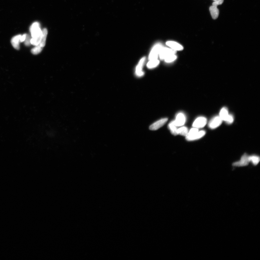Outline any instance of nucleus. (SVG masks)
<instances>
[{
    "instance_id": "obj_6",
    "label": "nucleus",
    "mask_w": 260,
    "mask_h": 260,
    "mask_svg": "<svg viewBox=\"0 0 260 260\" xmlns=\"http://www.w3.org/2000/svg\"><path fill=\"white\" fill-rule=\"evenodd\" d=\"M186 121V117L185 115L183 113H180L178 114L176 117V119L173 121V122L175 125L176 126L183 125L185 123Z\"/></svg>"
},
{
    "instance_id": "obj_9",
    "label": "nucleus",
    "mask_w": 260,
    "mask_h": 260,
    "mask_svg": "<svg viewBox=\"0 0 260 260\" xmlns=\"http://www.w3.org/2000/svg\"><path fill=\"white\" fill-rule=\"evenodd\" d=\"M168 121L167 118H164L155 122L150 126V129L152 130H157L166 124Z\"/></svg>"
},
{
    "instance_id": "obj_11",
    "label": "nucleus",
    "mask_w": 260,
    "mask_h": 260,
    "mask_svg": "<svg viewBox=\"0 0 260 260\" xmlns=\"http://www.w3.org/2000/svg\"><path fill=\"white\" fill-rule=\"evenodd\" d=\"M166 45L169 47L171 48L176 51H181L183 50V46L176 42L169 41L166 42Z\"/></svg>"
},
{
    "instance_id": "obj_17",
    "label": "nucleus",
    "mask_w": 260,
    "mask_h": 260,
    "mask_svg": "<svg viewBox=\"0 0 260 260\" xmlns=\"http://www.w3.org/2000/svg\"><path fill=\"white\" fill-rule=\"evenodd\" d=\"M188 133V130L186 127H182L180 128L177 130V135H180L186 136Z\"/></svg>"
},
{
    "instance_id": "obj_24",
    "label": "nucleus",
    "mask_w": 260,
    "mask_h": 260,
    "mask_svg": "<svg viewBox=\"0 0 260 260\" xmlns=\"http://www.w3.org/2000/svg\"><path fill=\"white\" fill-rule=\"evenodd\" d=\"M32 38H31L30 35L26 34L25 40L24 41V43H25V44L26 46H29L31 45V43H30V40Z\"/></svg>"
},
{
    "instance_id": "obj_4",
    "label": "nucleus",
    "mask_w": 260,
    "mask_h": 260,
    "mask_svg": "<svg viewBox=\"0 0 260 260\" xmlns=\"http://www.w3.org/2000/svg\"><path fill=\"white\" fill-rule=\"evenodd\" d=\"M207 122L206 118L204 117H199L195 119L193 124V127L198 129L202 128L205 126Z\"/></svg>"
},
{
    "instance_id": "obj_23",
    "label": "nucleus",
    "mask_w": 260,
    "mask_h": 260,
    "mask_svg": "<svg viewBox=\"0 0 260 260\" xmlns=\"http://www.w3.org/2000/svg\"><path fill=\"white\" fill-rule=\"evenodd\" d=\"M233 121H234V117H233V115L229 114L225 121L226 122V123L230 124H232Z\"/></svg>"
},
{
    "instance_id": "obj_16",
    "label": "nucleus",
    "mask_w": 260,
    "mask_h": 260,
    "mask_svg": "<svg viewBox=\"0 0 260 260\" xmlns=\"http://www.w3.org/2000/svg\"><path fill=\"white\" fill-rule=\"evenodd\" d=\"M159 61L157 59L150 60L147 64V66L148 68L152 69L157 67L159 65Z\"/></svg>"
},
{
    "instance_id": "obj_19",
    "label": "nucleus",
    "mask_w": 260,
    "mask_h": 260,
    "mask_svg": "<svg viewBox=\"0 0 260 260\" xmlns=\"http://www.w3.org/2000/svg\"><path fill=\"white\" fill-rule=\"evenodd\" d=\"M176 127L177 126H176L174 123H173V121L171 122V123L169 124V128L171 132L173 135H177V129Z\"/></svg>"
},
{
    "instance_id": "obj_1",
    "label": "nucleus",
    "mask_w": 260,
    "mask_h": 260,
    "mask_svg": "<svg viewBox=\"0 0 260 260\" xmlns=\"http://www.w3.org/2000/svg\"><path fill=\"white\" fill-rule=\"evenodd\" d=\"M30 31L32 37L30 40L31 44L35 46L39 45L42 39L43 33L39 22H34L31 25L30 28Z\"/></svg>"
},
{
    "instance_id": "obj_12",
    "label": "nucleus",
    "mask_w": 260,
    "mask_h": 260,
    "mask_svg": "<svg viewBox=\"0 0 260 260\" xmlns=\"http://www.w3.org/2000/svg\"><path fill=\"white\" fill-rule=\"evenodd\" d=\"M21 34L16 35L12 38L11 40V43L13 47L17 50L20 49V43H21Z\"/></svg>"
},
{
    "instance_id": "obj_26",
    "label": "nucleus",
    "mask_w": 260,
    "mask_h": 260,
    "mask_svg": "<svg viewBox=\"0 0 260 260\" xmlns=\"http://www.w3.org/2000/svg\"><path fill=\"white\" fill-rule=\"evenodd\" d=\"M26 34H24L23 35H21V43H22L25 40L26 38Z\"/></svg>"
},
{
    "instance_id": "obj_15",
    "label": "nucleus",
    "mask_w": 260,
    "mask_h": 260,
    "mask_svg": "<svg viewBox=\"0 0 260 260\" xmlns=\"http://www.w3.org/2000/svg\"><path fill=\"white\" fill-rule=\"evenodd\" d=\"M228 115V112L227 108L226 107H224L222 108L221 110L219 116L221 118L222 121H225Z\"/></svg>"
},
{
    "instance_id": "obj_13",
    "label": "nucleus",
    "mask_w": 260,
    "mask_h": 260,
    "mask_svg": "<svg viewBox=\"0 0 260 260\" xmlns=\"http://www.w3.org/2000/svg\"><path fill=\"white\" fill-rule=\"evenodd\" d=\"M210 11L213 19H216L218 17L219 11L217 7L212 6L210 7Z\"/></svg>"
},
{
    "instance_id": "obj_10",
    "label": "nucleus",
    "mask_w": 260,
    "mask_h": 260,
    "mask_svg": "<svg viewBox=\"0 0 260 260\" xmlns=\"http://www.w3.org/2000/svg\"><path fill=\"white\" fill-rule=\"evenodd\" d=\"M206 134L205 131L201 130L198 132L196 134L192 136H186V139L188 141H194L199 139L203 137Z\"/></svg>"
},
{
    "instance_id": "obj_2",
    "label": "nucleus",
    "mask_w": 260,
    "mask_h": 260,
    "mask_svg": "<svg viewBox=\"0 0 260 260\" xmlns=\"http://www.w3.org/2000/svg\"><path fill=\"white\" fill-rule=\"evenodd\" d=\"M163 47L162 44L160 43H157L154 46L149 55L148 59L150 60H155L157 59L159 56L160 51Z\"/></svg>"
},
{
    "instance_id": "obj_7",
    "label": "nucleus",
    "mask_w": 260,
    "mask_h": 260,
    "mask_svg": "<svg viewBox=\"0 0 260 260\" xmlns=\"http://www.w3.org/2000/svg\"><path fill=\"white\" fill-rule=\"evenodd\" d=\"M222 120L219 116H216L213 118L208 124V126L212 129H214L221 125Z\"/></svg>"
},
{
    "instance_id": "obj_21",
    "label": "nucleus",
    "mask_w": 260,
    "mask_h": 260,
    "mask_svg": "<svg viewBox=\"0 0 260 260\" xmlns=\"http://www.w3.org/2000/svg\"><path fill=\"white\" fill-rule=\"evenodd\" d=\"M177 59V57L175 54H172L169 55L164 59V61L166 63H170L174 61Z\"/></svg>"
},
{
    "instance_id": "obj_22",
    "label": "nucleus",
    "mask_w": 260,
    "mask_h": 260,
    "mask_svg": "<svg viewBox=\"0 0 260 260\" xmlns=\"http://www.w3.org/2000/svg\"><path fill=\"white\" fill-rule=\"evenodd\" d=\"M198 132V129L196 128H193L190 130L188 132V134L186 136H192V135H194L196 134Z\"/></svg>"
},
{
    "instance_id": "obj_3",
    "label": "nucleus",
    "mask_w": 260,
    "mask_h": 260,
    "mask_svg": "<svg viewBox=\"0 0 260 260\" xmlns=\"http://www.w3.org/2000/svg\"><path fill=\"white\" fill-rule=\"evenodd\" d=\"M176 51L171 48L162 47L159 55L160 59L164 60L166 57L172 54H175Z\"/></svg>"
},
{
    "instance_id": "obj_27",
    "label": "nucleus",
    "mask_w": 260,
    "mask_h": 260,
    "mask_svg": "<svg viewBox=\"0 0 260 260\" xmlns=\"http://www.w3.org/2000/svg\"><path fill=\"white\" fill-rule=\"evenodd\" d=\"M213 1H217V0H213Z\"/></svg>"
},
{
    "instance_id": "obj_25",
    "label": "nucleus",
    "mask_w": 260,
    "mask_h": 260,
    "mask_svg": "<svg viewBox=\"0 0 260 260\" xmlns=\"http://www.w3.org/2000/svg\"><path fill=\"white\" fill-rule=\"evenodd\" d=\"M224 2V0H217V1H214L212 3V5L215 7H217L218 5H221L223 4Z\"/></svg>"
},
{
    "instance_id": "obj_18",
    "label": "nucleus",
    "mask_w": 260,
    "mask_h": 260,
    "mask_svg": "<svg viewBox=\"0 0 260 260\" xmlns=\"http://www.w3.org/2000/svg\"><path fill=\"white\" fill-rule=\"evenodd\" d=\"M249 160L250 162H252L254 165H257L259 163L260 158L257 155H252V156H249Z\"/></svg>"
},
{
    "instance_id": "obj_8",
    "label": "nucleus",
    "mask_w": 260,
    "mask_h": 260,
    "mask_svg": "<svg viewBox=\"0 0 260 260\" xmlns=\"http://www.w3.org/2000/svg\"><path fill=\"white\" fill-rule=\"evenodd\" d=\"M145 57H143L140 60L138 64L137 65L135 70V73L137 76L141 77L143 76L144 75V72H143V69L144 62L145 61Z\"/></svg>"
},
{
    "instance_id": "obj_20",
    "label": "nucleus",
    "mask_w": 260,
    "mask_h": 260,
    "mask_svg": "<svg viewBox=\"0 0 260 260\" xmlns=\"http://www.w3.org/2000/svg\"><path fill=\"white\" fill-rule=\"evenodd\" d=\"M43 49V48L39 45L36 46L31 50V52L33 54L37 55L41 52Z\"/></svg>"
},
{
    "instance_id": "obj_14",
    "label": "nucleus",
    "mask_w": 260,
    "mask_h": 260,
    "mask_svg": "<svg viewBox=\"0 0 260 260\" xmlns=\"http://www.w3.org/2000/svg\"><path fill=\"white\" fill-rule=\"evenodd\" d=\"M42 31V33H43V35H42L40 43L39 45L42 48H43L45 45L46 37L47 36L48 31L47 29L46 28L43 29Z\"/></svg>"
},
{
    "instance_id": "obj_5",
    "label": "nucleus",
    "mask_w": 260,
    "mask_h": 260,
    "mask_svg": "<svg viewBox=\"0 0 260 260\" xmlns=\"http://www.w3.org/2000/svg\"><path fill=\"white\" fill-rule=\"evenodd\" d=\"M249 156L246 154H244L241 157L240 160L233 164V166H247L249 162Z\"/></svg>"
}]
</instances>
